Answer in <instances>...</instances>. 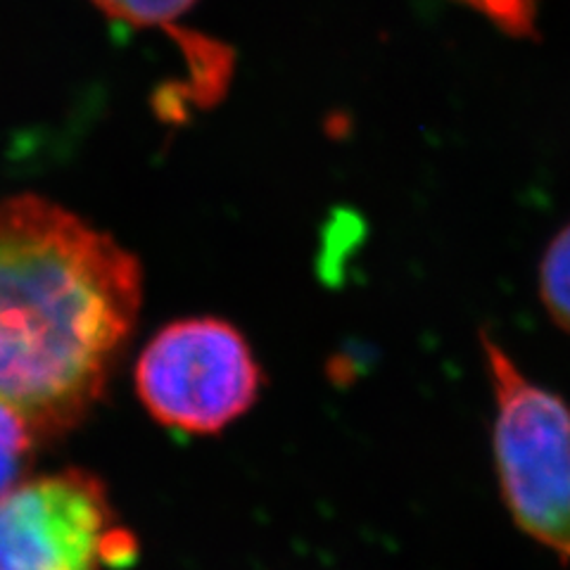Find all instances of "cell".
Segmentation results:
<instances>
[{
    "mask_svg": "<svg viewBox=\"0 0 570 570\" xmlns=\"http://www.w3.org/2000/svg\"><path fill=\"white\" fill-rule=\"evenodd\" d=\"M140 305V262L110 234L41 195L0 198V402L36 438L91 412Z\"/></svg>",
    "mask_w": 570,
    "mask_h": 570,
    "instance_id": "cell-1",
    "label": "cell"
},
{
    "mask_svg": "<svg viewBox=\"0 0 570 570\" xmlns=\"http://www.w3.org/2000/svg\"><path fill=\"white\" fill-rule=\"evenodd\" d=\"M91 3L115 22L136 29H159L174 39L188 67V98L193 102L207 107L226 94L234 75V52L222 41L181 27V20L198 6V0H91Z\"/></svg>",
    "mask_w": 570,
    "mask_h": 570,
    "instance_id": "cell-5",
    "label": "cell"
},
{
    "mask_svg": "<svg viewBox=\"0 0 570 570\" xmlns=\"http://www.w3.org/2000/svg\"><path fill=\"white\" fill-rule=\"evenodd\" d=\"M538 291L549 318L570 335V224H566L544 249Z\"/></svg>",
    "mask_w": 570,
    "mask_h": 570,
    "instance_id": "cell-6",
    "label": "cell"
},
{
    "mask_svg": "<svg viewBox=\"0 0 570 570\" xmlns=\"http://www.w3.org/2000/svg\"><path fill=\"white\" fill-rule=\"evenodd\" d=\"M36 440L27 419L0 402V497L22 483Z\"/></svg>",
    "mask_w": 570,
    "mask_h": 570,
    "instance_id": "cell-7",
    "label": "cell"
},
{
    "mask_svg": "<svg viewBox=\"0 0 570 570\" xmlns=\"http://www.w3.org/2000/svg\"><path fill=\"white\" fill-rule=\"evenodd\" d=\"M262 371L245 335L217 316H188L159 328L136 362V392L167 428L212 435L255 404Z\"/></svg>",
    "mask_w": 570,
    "mask_h": 570,
    "instance_id": "cell-3",
    "label": "cell"
},
{
    "mask_svg": "<svg viewBox=\"0 0 570 570\" xmlns=\"http://www.w3.org/2000/svg\"><path fill=\"white\" fill-rule=\"evenodd\" d=\"M134 554V538L94 475L36 478L0 497V570H100Z\"/></svg>",
    "mask_w": 570,
    "mask_h": 570,
    "instance_id": "cell-4",
    "label": "cell"
},
{
    "mask_svg": "<svg viewBox=\"0 0 570 570\" xmlns=\"http://www.w3.org/2000/svg\"><path fill=\"white\" fill-rule=\"evenodd\" d=\"M461 3H466L504 33L515 36V39L534 36L540 0H461Z\"/></svg>",
    "mask_w": 570,
    "mask_h": 570,
    "instance_id": "cell-8",
    "label": "cell"
},
{
    "mask_svg": "<svg viewBox=\"0 0 570 570\" xmlns=\"http://www.w3.org/2000/svg\"><path fill=\"white\" fill-rule=\"evenodd\" d=\"M494 397L492 450L509 513L570 561V406L530 381L494 337L480 335Z\"/></svg>",
    "mask_w": 570,
    "mask_h": 570,
    "instance_id": "cell-2",
    "label": "cell"
}]
</instances>
